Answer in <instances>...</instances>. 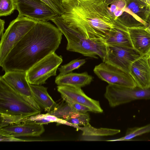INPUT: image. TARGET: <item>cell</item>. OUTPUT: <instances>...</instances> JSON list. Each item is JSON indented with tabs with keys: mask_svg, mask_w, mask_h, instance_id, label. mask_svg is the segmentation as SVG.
Instances as JSON below:
<instances>
[{
	"mask_svg": "<svg viewBox=\"0 0 150 150\" xmlns=\"http://www.w3.org/2000/svg\"><path fill=\"white\" fill-rule=\"evenodd\" d=\"M62 33L48 21H39L13 47L0 63L5 72H27L33 65L55 52Z\"/></svg>",
	"mask_w": 150,
	"mask_h": 150,
	"instance_id": "1",
	"label": "cell"
},
{
	"mask_svg": "<svg viewBox=\"0 0 150 150\" xmlns=\"http://www.w3.org/2000/svg\"><path fill=\"white\" fill-rule=\"evenodd\" d=\"M62 5L59 17L66 24L97 33L105 39L122 23L103 0H62Z\"/></svg>",
	"mask_w": 150,
	"mask_h": 150,
	"instance_id": "2",
	"label": "cell"
},
{
	"mask_svg": "<svg viewBox=\"0 0 150 150\" xmlns=\"http://www.w3.org/2000/svg\"><path fill=\"white\" fill-rule=\"evenodd\" d=\"M51 21L66 38L68 51L90 57L97 58L98 56L104 62L107 47L104 37L80 27L68 26L59 16H56Z\"/></svg>",
	"mask_w": 150,
	"mask_h": 150,
	"instance_id": "3",
	"label": "cell"
},
{
	"mask_svg": "<svg viewBox=\"0 0 150 150\" xmlns=\"http://www.w3.org/2000/svg\"><path fill=\"white\" fill-rule=\"evenodd\" d=\"M41 111L33 107L0 77V113L21 115L25 118L40 113Z\"/></svg>",
	"mask_w": 150,
	"mask_h": 150,
	"instance_id": "4",
	"label": "cell"
},
{
	"mask_svg": "<svg viewBox=\"0 0 150 150\" xmlns=\"http://www.w3.org/2000/svg\"><path fill=\"white\" fill-rule=\"evenodd\" d=\"M38 22L18 14L11 21L1 38L0 63H1L14 45Z\"/></svg>",
	"mask_w": 150,
	"mask_h": 150,
	"instance_id": "5",
	"label": "cell"
},
{
	"mask_svg": "<svg viewBox=\"0 0 150 150\" xmlns=\"http://www.w3.org/2000/svg\"><path fill=\"white\" fill-rule=\"evenodd\" d=\"M63 61L62 57L54 52L40 60L26 72L30 84L42 85L51 76L56 75L57 70Z\"/></svg>",
	"mask_w": 150,
	"mask_h": 150,
	"instance_id": "6",
	"label": "cell"
},
{
	"mask_svg": "<svg viewBox=\"0 0 150 150\" xmlns=\"http://www.w3.org/2000/svg\"><path fill=\"white\" fill-rule=\"evenodd\" d=\"M104 96L110 106L115 107L137 100L150 99V88L143 89L137 86L130 88L109 84Z\"/></svg>",
	"mask_w": 150,
	"mask_h": 150,
	"instance_id": "7",
	"label": "cell"
},
{
	"mask_svg": "<svg viewBox=\"0 0 150 150\" xmlns=\"http://www.w3.org/2000/svg\"><path fill=\"white\" fill-rule=\"evenodd\" d=\"M19 14L37 22L48 21L57 15L41 0H15Z\"/></svg>",
	"mask_w": 150,
	"mask_h": 150,
	"instance_id": "8",
	"label": "cell"
},
{
	"mask_svg": "<svg viewBox=\"0 0 150 150\" xmlns=\"http://www.w3.org/2000/svg\"><path fill=\"white\" fill-rule=\"evenodd\" d=\"M93 71L100 79L109 84L130 88L137 87L129 73L105 62L96 66Z\"/></svg>",
	"mask_w": 150,
	"mask_h": 150,
	"instance_id": "9",
	"label": "cell"
},
{
	"mask_svg": "<svg viewBox=\"0 0 150 150\" xmlns=\"http://www.w3.org/2000/svg\"><path fill=\"white\" fill-rule=\"evenodd\" d=\"M142 56L133 47L107 45L104 62L129 73L132 64Z\"/></svg>",
	"mask_w": 150,
	"mask_h": 150,
	"instance_id": "10",
	"label": "cell"
},
{
	"mask_svg": "<svg viewBox=\"0 0 150 150\" xmlns=\"http://www.w3.org/2000/svg\"><path fill=\"white\" fill-rule=\"evenodd\" d=\"M5 81L24 98L36 109L41 108L35 101L31 92L30 84L26 77V72L11 71L5 72L2 76Z\"/></svg>",
	"mask_w": 150,
	"mask_h": 150,
	"instance_id": "11",
	"label": "cell"
},
{
	"mask_svg": "<svg viewBox=\"0 0 150 150\" xmlns=\"http://www.w3.org/2000/svg\"><path fill=\"white\" fill-rule=\"evenodd\" d=\"M57 90L64 100L70 99L84 105L94 113H101L103 112L99 102L88 97L81 88L58 86Z\"/></svg>",
	"mask_w": 150,
	"mask_h": 150,
	"instance_id": "12",
	"label": "cell"
},
{
	"mask_svg": "<svg viewBox=\"0 0 150 150\" xmlns=\"http://www.w3.org/2000/svg\"><path fill=\"white\" fill-rule=\"evenodd\" d=\"M43 125L33 121H26L0 129V135L16 137H38L45 132Z\"/></svg>",
	"mask_w": 150,
	"mask_h": 150,
	"instance_id": "13",
	"label": "cell"
},
{
	"mask_svg": "<svg viewBox=\"0 0 150 150\" xmlns=\"http://www.w3.org/2000/svg\"><path fill=\"white\" fill-rule=\"evenodd\" d=\"M129 72L137 87L143 89L150 88V67L146 54L142 56L133 62Z\"/></svg>",
	"mask_w": 150,
	"mask_h": 150,
	"instance_id": "14",
	"label": "cell"
},
{
	"mask_svg": "<svg viewBox=\"0 0 150 150\" xmlns=\"http://www.w3.org/2000/svg\"><path fill=\"white\" fill-rule=\"evenodd\" d=\"M144 27L128 28L133 47L142 55L150 51V33Z\"/></svg>",
	"mask_w": 150,
	"mask_h": 150,
	"instance_id": "15",
	"label": "cell"
},
{
	"mask_svg": "<svg viewBox=\"0 0 150 150\" xmlns=\"http://www.w3.org/2000/svg\"><path fill=\"white\" fill-rule=\"evenodd\" d=\"M93 79L87 72L81 73L70 72L64 75H58L55 83L59 86H68L81 88L90 84Z\"/></svg>",
	"mask_w": 150,
	"mask_h": 150,
	"instance_id": "16",
	"label": "cell"
},
{
	"mask_svg": "<svg viewBox=\"0 0 150 150\" xmlns=\"http://www.w3.org/2000/svg\"><path fill=\"white\" fill-rule=\"evenodd\" d=\"M33 98L39 106L47 112L56 110L59 105L52 99L47 91V88L41 85L30 84Z\"/></svg>",
	"mask_w": 150,
	"mask_h": 150,
	"instance_id": "17",
	"label": "cell"
},
{
	"mask_svg": "<svg viewBox=\"0 0 150 150\" xmlns=\"http://www.w3.org/2000/svg\"><path fill=\"white\" fill-rule=\"evenodd\" d=\"M105 42L108 46L133 47L128 28L122 24L110 33Z\"/></svg>",
	"mask_w": 150,
	"mask_h": 150,
	"instance_id": "18",
	"label": "cell"
},
{
	"mask_svg": "<svg viewBox=\"0 0 150 150\" xmlns=\"http://www.w3.org/2000/svg\"><path fill=\"white\" fill-rule=\"evenodd\" d=\"M83 127L79 126L77 128L82 131L83 140L90 137L112 136L117 134L120 132L119 129L100 128H96L92 126L89 123L83 126Z\"/></svg>",
	"mask_w": 150,
	"mask_h": 150,
	"instance_id": "19",
	"label": "cell"
},
{
	"mask_svg": "<svg viewBox=\"0 0 150 150\" xmlns=\"http://www.w3.org/2000/svg\"><path fill=\"white\" fill-rule=\"evenodd\" d=\"M33 121L37 124L43 125L55 122L59 124L73 126L65 120L58 118L48 113L44 114L39 113L25 118V121Z\"/></svg>",
	"mask_w": 150,
	"mask_h": 150,
	"instance_id": "20",
	"label": "cell"
},
{
	"mask_svg": "<svg viewBox=\"0 0 150 150\" xmlns=\"http://www.w3.org/2000/svg\"><path fill=\"white\" fill-rule=\"evenodd\" d=\"M150 132V123L141 127H135L128 129L125 136L109 141H129L132 138Z\"/></svg>",
	"mask_w": 150,
	"mask_h": 150,
	"instance_id": "21",
	"label": "cell"
},
{
	"mask_svg": "<svg viewBox=\"0 0 150 150\" xmlns=\"http://www.w3.org/2000/svg\"><path fill=\"white\" fill-rule=\"evenodd\" d=\"M90 116L87 112H76L69 118L65 119L68 122L77 128L79 125H85L89 123Z\"/></svg>",
	"mask_w": 150,
	"mask_h": 150,
	"instance_id": "22",
	"label": "cell"
},
{
	"mask_svg": "<svg viewBox=\"0 0 150 150\" xmlns=\"http://www.w3.org/2000/svg\"><path fill=\"white\" fill-rule=\"evenodd\" d=\"M0 129L25 121V118L21 115L4 113H0Z\"/></svg>",
	"mask_w": 150,
	"mask_h": 150,
	"instance_id": "23",
	"label": "cell"
},
{
	"mask_svg": "<svg viewBox=\"0 0 150 150\" xmlns=\"http://www.w3.org/2000/svg\"><path fill=\"white\" fill-rule=\"evenodd\" d=\"M77 112L74 110L67 103L59 105L54 110L47 112L58 118L66 119L69 117L74 112Z\"/></svg>",
	"mask_w": 150,
	"mask_h": 150,
	"instance_id": "24",
	"label": "cell"
},
{
	"mask_svg": "<svg viewBox=\"0 0 150 150\" xmlns=\"http://www.w3.org/2000/svg\"><path fill=\"white\" fill-rule=\"evenodd\" d=\"M86 62L85 59H76L72 60L59 68L60 72L59 75H63L71 72L73 70L79 68Z\"/></svg>",
	"mask_w": 150,
	"mask_h": 150,
	"instance_id": "25",
	"label": "cell"
},
{
	"mask_svg": "<svg viewBox=\"0 0 150 150\" xmlns=\"http://www.w3.org/2000/svg\"><path fill=\"white\" fill-rule=\"evenodd\" d=\"M16 9L15 0H0V16L10 15Z\"/></svg>",
	"mask_w": 150,
	"mask_h": 150,
	"instance_id": "26",
	"label": "cell"
},
{
	"mask_svg": "<svg viewBox=\"0 0 150 150\" xmlns=\"http://www.w3.org/2000/svg\"><path fill=\"white\" fill-rule=\"evenodd\" d=\"M55 12L58 16H61L63 13L62 0H41Z\"/></svg>",
	"mask_w": 150,
	"mask_h": 150,
	"instance_id": "27",
	"label": "cell"
},
{
	"mask_svg": "<svg viewBox=\"0 0 150 150\" xmlns=\"http://www.w3.org/2000/svg\"><path fill=\"white\" fill-rule=\"evenodd\" d=\"M64 100L74 110L78 112L85 113L88 112H92L91 110L88 107L71 100L66 99Z\"/></svg>",
	"mask_w": 150,
	"mask_h": 150,
	"instance_id": "28",
	"label": "cell"
},
{
	"mask_svg": "<svg viewBox=\"0 0 150 150\" xmlns=\"http://www.w3.org/2000/svg\"><path fill=\"white\" fill-rule=\"evenodd\" d=\"M26 141L25 140L17 138L14 137L0 135V141L1 142H25Z\"/></svg>",
	"mask_w": 150,
	"mask_h": 150,
	"instance_id": "29",
	"label": "cell"
},
{
	"mask_svg": "<svg viewBox=\"0 0 150 150\" xmlns=\"http://www.w3.org/2000/svg\"><path fill=\"white\" fill-rule=\"evenodd\" d=\"M5 23V21L4 20L0 19V36L1 38L4 34V31Z\"/></svg>",
	"mask_w": 150,
	"mask_h": 150,
	"instance_id": "30",
	"label": "cell"
},
{
	"mask_svg": "<svg viewBox=\"0 0 150 150\" xmlns=\"http://www.w3.org/2000/svg\"><path fill=\"white\" fill-rule=\"evenodd\" d=\"M105 2L108 6L111 5L121 0H103ZM131 1L132 0H127Z\"/></svg>",
	"mask_w": 150,
	"mask_h": 150,
	"instance_id": "31",
	"label": "cell"
},
{
	"mask_svg": "<svg viewBox=\"0 0 150 150\" xmlns=\"http://www.w3.org/2000/svg\"><path fill=\"white\" fill-rule=\"evenodd\" d=\"M146 58L147 60L150 67V51L149 52L146 54Z\"/></svg>",
	"mask_w": 150,
	"mask_h": 150,
	"instance_id": "32",
	"label": "cell"
},
{
	"mask_svg": "<svg viewBox=\"0 0 150 150\" xmlns=\"http://www.w3.org/2000/svg\"><path fill=\"white\" fill-rule=\"evenodd\" d=\"M146 30L150 33V23H148L147 26L145 27Z\"/></svg>",
	"mask_w": 150,
	"mask_h": 150,
	"instance_id": "33",
	"label": "cell"
},
{
	"mask_svg": "<svg viewBox=\"0 0 150 150\" xmlns=\"http://www.w3.org/2000/svg\"><path fill=\"white\" fill-rule=\"evenodd\" d=\"M149 6H150V0H142Z\"/></svg>",
	"mask_w": 150,
	"mask_h": 150,
	"instance_id": "34",
	"label": "cell"
},
{
	"mask_svg": "<svg viewBox=\"0 0 150 150\" xmlns=\"http://www.w3.org/2000/svg\"><path fill=\"white\" fill-rule=\"evenodd\" d=\"M147 22L150 23V6H149V12L148 17L147 18Z\"/></svg>",
	"mask_w": 150,
	"mask_h": 150,
	"instance_id": "35",
	"label": "cell"
}]
</instances>
